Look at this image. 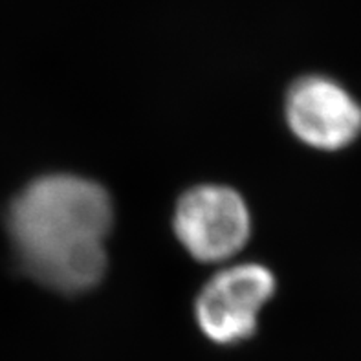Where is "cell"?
<instances>
[{"label": "cell", "mask_w": 361, "mask_h": 361, "mask_svg": "<svg viewBox=\"0 0 361 361\" xmlns=\"http://www.w3.org/2000/svg\"><path fill=\"white\" fill-rule=\"evenodd\" d=\"M174 235L200 262H224L237 255L252 235L247 204L228 185H197L180 197L173 215Z\"/></svg>", "instance_id": "cell-3"}, {"label": "cell", "mask_w": 361, "mask_h": 361, "mask_svg": "<svg viewBox=\"0 0 361 361\" xmlns=\"http://www.w3.org/2000/svg\"><path fill=\"white\" fill-rule=\"evenodd\" d=\"M284 118L293 136L316 151H343L361 136V103L341 82L319 73L288 88Z\"/></svg>", "instance_id": "cell-4"}, {"label": "cell", "mask_w": 361, "mask_h": 361, "mask_svg": "<svg viewBox=\"0 0 361 361\" xmlns=\"http://www.w3.org/2000/svg\"><path fill=\"white\" fill-rule=\"evenodd\" d=\"M275 277L259 262L233 264L213 275L195 301V319L207 341L235 347L252 339L266 302L274 298Z\"/></svg>", "instance_id": "cell-2"}, {"label": "cell", "mask_w": 361, "mask_h": 361, "mask_svg": "<svg viewBox=\"0 0 361 361\" xmlns=\"http://www.w3.org/2000/svg\"><path fill=\"white\" fill-rule=\"evenodd\" d=\"M110 195L94 180L55 173L30 182L11 202L8 231L32 279L59 293L88 292L106 270Z\"/></svg>", "instance_id": "cell-1"}]
</instances>
